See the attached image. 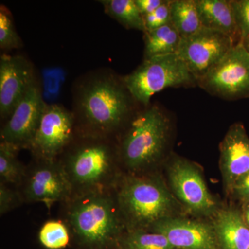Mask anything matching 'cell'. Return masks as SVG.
Here are the masks:
<instances>
[{"label":"cell","mask_w":249,"mask_h":249,"mask_svg":"<svg viewBox=\"0 0 249 249\" xmlns=\"http://www.w3.org/2000/svg\"><path fill=\"white\" fill-rule=\"evenodd\" d=\"M39 240L45 248L61 249L68 245L70 234L63 223L56 220L49 221L41 228Z\"/></svg>","instance_id":"cb8c5ba5"},{"label":"cell","mask_w":249,"mask_h":249,"mask_svg":"<svg viewBox=\"0 0 249 249\" xmlns=\"http://www.w3.org/2000/svg\"><path fill=\"white\" fill-rule=\"evenodd\" d=\"M67 73L60 67H46L41 71V93L46 104H55L60 97Z\"/></svg>","instance_id":"603a6c76"},{"label":"cell","mask_w":249,"mask_h":249,"mask_svg":"<svg viewBox=\"0 0 249 249\" xmlns=\"http://www.w3.org/2000/svg\"><path fill=\"white\" fill-rule=\"evenodd\" d=\"M45 106L40 83L36 79L6 120L1 130V142L11 144L19 150L28 147L40 123Z\"/></svg>","instance_id":"8fae6325"},{"label":"cell","mask_w":249,"mask_h":249,"mask_svg":"<svg viewBox=\"0 0 249 249\" xmlns=\"http://www.w3.org/2000/svg\"><path fill=\"white\" fill-rule=\"evenodd\" d=\"M202 27L220 31L236 43L240 36L236 24L231 0H195Z\"/></svg>","instance_id":"2e32d148"},{"label":"cell","mask_w":249,"mask_h":249,"mask_svg":"<svg viewBox=\"0 0 249 249\" xmlns=\"http://www.w3.org/2000/svg\"><path fill=\"white\" fill-rule=\"evenodd\" d=\"M142 16L151 14L164 2L165 0H134Z\"/></svg>","instance_id":"f546056e"},{"label":"cell","mask_w":249,"mask_h":249,"mask_svg":"<svg viewBox=\"0 0 249 249\" xmlns=\"http://www.w3.org/2000/svg\"><path fill=\"white\" fill-rule=\"evenodd\" d=\"M88 137L70 152L64 166L73 188L86 192L97 190L96 187L106 181L114 161V152L105 138Z\"/></svg>","instance_id":"8992f818"},{"label":"cell","mask_w":249,"mask_h":249,"mask_svg":"<svg viewBox=\"0 0 249 249\" xmlns=\"http://www.w3.org/2000/svg\"><path fill=\"white\" fill-rule=\"evenodd\" d=\"M116 204L107 193L95 190L78 196L69 209L67 219L82 245L98 249L118 242L121 224Z\"/></svg>","instance_id":"7a4b0ae2"},{"label":"cell","mask_w":249,"mask_h":249,"mask_svg":"<svg viewBox=\"0 0 249 249\" xmlns=\"http://www.w3.org/2000/svg\"><path fill=\"white\" fill-rule=\"evenodd\" d=\"M17 195L12 190L10 189L4 183H0V213L4 214L14 209L19 203Z\"/></svg>","instance_id":"83f0119b"},{"label":"cell","mask_w":249,"mask_h":249,"mask_svg":"<svg viewBox=\"0 0 249 249\" xmlns=\"http://www.w3.org/2000/svg\"><path fill=\"white\" fill-rule=\"evenodd\" d=\"M36 76L31 62L23 55L3 54L0 58V116L7 120Z\"/></svg>","instance_id":"7c38bea8"},{"label":"cell","mask_w":249,"mask_h":249,"mask_svg":"<svg viewBox=\"0 0 249 249\" xmlns=\"http://www.w3.org/2000/svg\"><path fill=\"white\" fill-rule=\"evenodd\" d=\"M171 23L182 37L196 34L201 26L195 0H171Z\"/></svg>","instance_id":"d6986e66"},{"label":"cell","mask_w":249,"mask_h":249,"mask_svg":"<svg viewBox=\"0 0 249 249\" xmlns=\"http://www.w3.org/2000/svg\"><path fill=\"white\" fill-rule=\"evenodd\" d=\"M240 42L249 38V0H231Z\"/></svg>","instance_id":"4316f807"},{"label":"cell","mask_w":249,"mask_h":249,"mask_svg":"<svg viewBox=\"0 0 249 249\" xmlns=\"http://www.w3.org/2000/svg\"><path fill=\"white\" fill-rule=\"evenodd\" d=\"M232 191L241 199L249 203V172L237 181Z\"/></svg>","instance_id":"f1b7e54d"},{"label":"cell","mask_w":249,"mask_h":249,"mask_svg":"<svg viewBox=\"0 0 249 249\" xmlns=\"http://www.w3.org/2000/svg\"><path fill=\"white\" fill-rule=\"evenodd\" d=\"M105 12L126 29L146 32L143 18L134 0H101Z\"/></svg>","instance_id":"ffe728a7"},{"label":"cell","mask_w":249,"mask_h":249,"mask_svg":"<svg viewBox=\"0 0 249 249\" xmlns=\"http://www.w3.org/2000/svg\"><path fill=\"white\" fill-rule=\"evenodd\" d=\"M242 43L243 44L244 47H245V49H247V52L249 53V38L242 41Z\"/></svg>","instance_id":"1f68e13d"},{"label":"cell","mask_w":249,"mask_h":249,"mask_svg":"<svg viewBox=\"0 0 249 249\" xmlns=\"http://www.w3.org/2000/svg\"><path fill=\"white\" fill-rule=\"evenodd\" d=\"M151 227L152 232L164 235L176 249H221L213 226L206 223L169 217Z\"/></svg>","instance_id":"5bb4252c"},{"label":"cell","mask_w":249,"mask_h":249,"mask_svg":"<svg viewBox=\"0 0 249 249\" xmlns=\"http://www.w3.org/2000/svg\"><path fill=\"white\" fill-rule=\"evenodd\" d=\"M168 169L174 193L187 209L195 213L205 215L215 211V201L194 165L183 159L175 158Z\"/></svg>","instance_id":"30bf717a"},{"label":"cell","mask_w":249,"mask_h":249,"mask_svg":"<svg viewBox=\"0 0 249 249\" xmlns=\"http://www.w3.org/2000/svg\"><path fill=\"white\" fill-rule=\"evenodd\" d=\"M170 127L168 116L156 105L137 113L121 142V155L126 166L142 169L160 160L169 139Z\"/></svg>","instance_id":"3957f363"},{"label":"cell","mask_w":249,"mask_h":249,"mask_svg":"<svg viewBox=\"0 0 249 249\" xmlns=\"http://www.w3.org/2000/svg\"><path fill=\"white\" fill-rule=\"evenodd\" d=\"M213 228L221 249H249V228L237 210L219 211Z\"/></svg>","instance_id":"e0dca14e"},{"label":"cell","mask_w":249,"mask_h":249,"mask_svg":"<svg viewBox=\"0 0 249 249\" xmlns=\"http://www.w3.org/2000/svg\"><path fill=\"white\" fill-rule=\"evenodd\" d=\"M73 113L90 137L106 138L127 122L137 103L122 78L108 70L88 73L73 89Z\"/></svg>","instance_id":"6da1fadb"},{"label":"cell","mask_w":249,"mask_h":249,"mask_svg":"<svg viewBox=\"0 0 249 249\" xmlns=\"http://www.w3.org/2000/svg\"><path fill=\"white\" fill-rule=\"evenodd\" d=\"M122 79L134 101L145 107L150 105L154 95L166 88L197 85L177 53L144 59L134 71Z\"/></svg>","instance_id":"277c9868"},{"label":"cell","mask_w":249,"mask_h":249,"mask_svg":"<svg viewBox=\"0 0 249 249\" xmlns=\"http://www.w3.org/2000/svg\"><path fill=\"white\" fill-rule=\"evenodd\" d=\"M74 126L73 113L58 103L46 104L28 147L41 160H54L71 142Z\"/></svg>","instance_id":"9c48e42d"},{"label":"cell","mask_w":249,"mask_h":249,"mask_svg":"<svg viewBox=\"0 0 249 249\" xmlns=\"http://www.w3.org/2000/svg\"><path fill=\"white\" fill-rule=\"evenodd\" d=\"M171 0H165L160 7L151 14L142 16L146 31L155 30L171 22Z\"/></svg>","instance_id":"484cf974"},{"label":"cell","mask_w":249,"mask_h":249,"mask_svg":"<svg viewBox=\"0 0 249 249\" xmlns=\"http://www.w3.org/2000/svg\"><path fill=\"white\" fill-rule=\"evenodd\" d=\"M181 37L171 22L144 33V59L177 53Z\"/></svg>","instance_id":"ac0fdd59"},{"label":"cell","mask_w":249,"mask_h":249,"mask_svg":"<svg viewBox=\"0 0 249 249\" xmlns=\"http://www.w3.org/2000/svg\"><path fill=\"white\" fill-rule=\"evenodd\" d=\"M197 85L224 99L249 98V53L242 42L234 45Z\"/></svg>","instance_id":"52a82bcc"},{"label":"cell","mask_w":249,"mask_h":249,"mask_svg":"<svg viewBox=\"0 0 249 249\" xmlns=\"http://www.w3.org/2000/svg\"><path fill=\"white\" fill-rule=\"evenodd\" d=\"M120 249H176L162 234L135 229L118 240Z\"/></svg>","instance_id":"44dd1931"},{"label":"cell","mask_w":249,"mask_h":249,"mask_svg":"<svg viewBox=\"0 0 249 249\" xmlns=\"http://www.w3.org/2000/svg\"><path fill=\"white\" fill-rule=\"evenodd\" d=\"M22 42L16 30L12 16L7 8L0 7V48L4 51L21 48Z\"/></svg>","instance_id":"d4e9b609"},{"label":"cell","mask_w":249,"mask_h":249,"mask_svg":"<svg viewBox=\"0 0 249 249\" xmlns=\"http://www.w3.org/2000/svg\"><path fill=\"white\" fill-rule=\"evenodd\" d=\"M236 44L231 37L220 31L201 27L196 34L181 38L177 54L197 82Z\"/></svg>","instance_id":"ba28073f"},{"label":"cell","mask_w":249,"mask_h":249,"mask_svg":"<svg viewBox=\"0 0 249 249\" xmlns=\"http://www.w3.org/2000/svg\"><path fill=\"white\" fill-rule=\"evenodd\" d=\"M17 147L11 144L0 143V177L1 182L18 183L22 179L24 172L18 160Z\"/></svg>","instance_id":"7402d4cb"},{"label":"cell","mask_w":249,"mask_h":249,"mask_svg":"<svg viewBox=\"0 0 249 249\" xmlns=\"http://www.w3.org/2000/svg\"><path fill=\"white\" fill-rule=\"evenodd\" d=\"M245 220L246 223H247V226H248L249 228V204L247 205V208H246L245 212Z\"/></svg>","instance_id":"4dcf8cb0"},{"label":"cell","mask_w":249,"mask_h":249,"mask_svg":"<svg viewBox=\"0 0 249 249\" xmlns=\"http://www.w3.org/2000/svg\"><path fill=\"white\" fill-rule=\"evenodd\" d=\"M220 168L226 186L232 190L249 172V137L242 124L231 126L220 143Z\"/></svg>","instance_id":"9a60e30c"},{"label":"cell","mask_w":249,"mask_h":249,"mask_svg":"<svg viewBox=\"0 0 249 249\" xmlns=\"http://www.w3.org/2000/svg\"><path fill=\"white\" fill-rule=\"evenodd\" d=\"M72 191L63 165L55 160H42L28 178L24 195L27 201L44 203L49 209L54 203L70 197Z\"/></svg>","instance_id":"4fadbf2b"},{"label":"cell","mask_w":249,"mask_h":249,"mask_svg":"<svg viewBox=\"0 0 249 249\" xmlns=\"http://www.w3.org/2000/svg\"></svg>","instance_id":"d6a6232c"},{"label":"cell","mask_w":249,"mask_h":249,"mask_svg":"<svg viewBox=\"0 0 249 249\" xmlns=\"http://www.w3.org/2000/svg\"><path fill=\"white\" fill-rule=\"evenodd\" d=\"M119 210L137 229L170 217L173 196L161 183L152 178H128L118 193Z\"/></svg>","instance_id":"5b68a950"}]
</instances>
